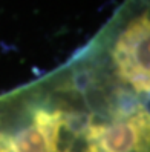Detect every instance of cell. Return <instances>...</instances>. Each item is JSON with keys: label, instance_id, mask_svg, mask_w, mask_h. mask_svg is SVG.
Segmentation results:
<instances>
[{"label": "cell", "instance_id": "cell-1", "mask_svg": "<svg viewBox=\"0 0 150 152\" xmlns=\"http://www.w3.org/2000/svg\"><path fill=\"white\" fill-rule=\"evenodd\" d=\"M147 114L139 112L127 121L87 128L89 152H144L147 148Z\"/></svg>", "mask_w": 150, "mask_h": 152}]
</instances>
